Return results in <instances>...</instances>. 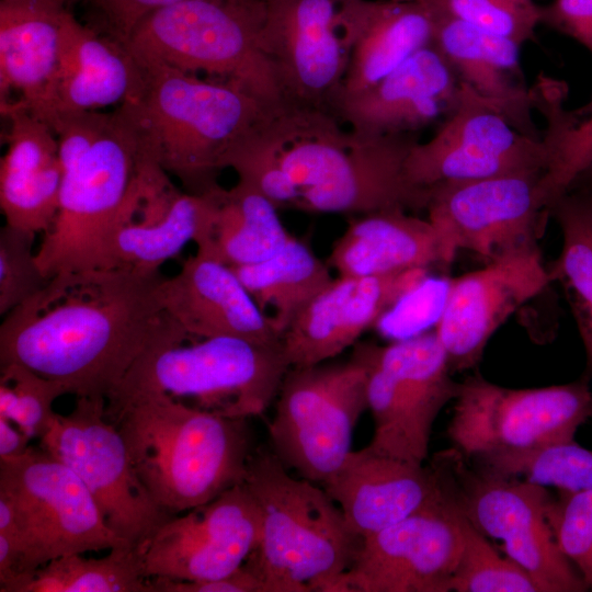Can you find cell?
Returning <instances> with one entry per match:
<instances>
[{
    "label": "cell",
    "mask_w": 592,
    "mask_h": 592,
    "mask_svg": "<svg viewBox=\"0 0 592 592\" xmlns=\"http://www.w3.org/2000/svg\"><path fill=\"white\" fill-rule=\"evenodd\" d=\"M136 58L144 71L143 87L122 104L145 149L185 192L218 189L228 151L278 109L236 84Z\"/></svg>",
    "instance_id": "cell-2"
},
{
    "label": "cell",
    "mask_w": 592,
    "mask_h": 592,
    "mask_svg": "<svg viewBox=\"0 0 592 592\" xmlns=\"http://www.w3.org/2000/svg\"><path fill=\"white\" fill-rule=\"evenodd\" d=\"M433 44L459 81L497 109L520 132L543 137L533 119L532 88L520 61L521 45L459 20L436 15Z\"/></svg>",
    "instance_id": "cell-26"
},
{
    "label": "cell",
    "mask_w": 592,
    "mask_h": 592,
    "mask_svg": "<svg viewBox=\"0 0 592 592\" xmlns=\"http://www.w3.org/2000/svg\"><path fill=\"white\" fill-rule=\"evenodd\" d=\"M540 24L571 37L592 54V0H553L542 7Z\"/></svg>",
    "instance_id": "cell-44"
},
{
    "label": "cell",
    "mask_w": 592,
    "mask_h": 592,
    "mask_svg": "<svg viewBox=\"0 0 592 592\" xmlns=\"http://www.w3.org/2000/svg\"><path fill=\"white\" fill-rule=\"evenodd\" d=\"M0 105L9 121L0 161L1 213L7 225L44 235L56 218L62 182L57 137L19 101Z\"/></svg>",
    "instance_id": "cell-25"
},
{
    "label": "cell",
    "mask_w": 592,
    "mask_h": 592,
    "mask_svg": "<svg viewBox=\"0 0 592 592\" xmlns=\"http://www.w3.org/2000/svg\"><path fill=\"white\" fill-rule=\"evenodd\" d=\"M545 170L441 183L429 187L425 212L447 266L459 250L488 262L538 247L553 197Z\"/></svg>",
    "instance_id": "cell-12"
},
{
    "label": "cell",
    "mask_w": 592,
    "mask_h": 592,
    "mask_svg": "<svg viewBox=\"0 0 592 592\" xmlns=\"http://www.w3.org/2000/svg\"><path fill=\"white\" fill-rule=\"evenodd\" d=\"M456 513L463 548L453 576L452 591L539 592L535 581L522 567L508 556H501L485 535L458 511Z\"/></svg>",
    "instance_id": "cell-38"
},
{
    "label": "cell",
    "mask_w": 592,
    "mask_h": 592,
    "mask_svg": "<svg viewBox=\"0 0 592 592\" xmlns=\"http://www.w3.org/2000/svg\"><path fill=\"white\" fill-rule=\"evenodd\" d=\"M160 271L61 273L4 316L0 364H21L76 397L104 398L149 349L191 337L158 298Z\"/></svg>",
    "instance_id": "cell-1"
},
{
    "label": "cell",
    "mask_w": 592,
    "mask_h": 592,
    "mask_svg": "<svg viewBox=\"0 0 592 592\" xmlns=\"http://www.w3.org/2000/svg\"><path fill=\"white\" fill-rule=\"evenodd\" d=\"M321 487L361 539L414 514L442 494L430 465L382 455L367 445L352 451Z\"/></svg>",
    "instance_id": "cell-21"
},
{
    "label": "cell",
    "mask_w": 592,
    "mask_h": 592,
    "mask_svg": "<svg viewBox=\"0 0 592 592\" xmlns=\"http://www.w3.org/2000/svg\"><path fill=\"white\" fill-rule=\"evenodd\" d=\"M462 548L457 513L441 494L363 538L354 561L329 592H449Z\"/></svg>",
    "instance_id": "cell-15"
},
{
    "label": "cell",
    "mask_w": 592,
    "mask_h": 592,
    "mask_svg": "<svg viewBox=\"0 0 592 592\" xmlns=\"http://www.w3.org/2000/svg\"><path fill=\"white\" fill-rule=\"evenodd\" d=\"M263 1L260 46L287 105L332 113L348 66L339 0Z\"/></svg>",
    "instance_id": "cell-17"
},
{
    "label": "cell",
    "mask_w": 592,
    "mask_h": 592,
    "mask_svg": "<svg viewBox=\"0 0 592 592\" xmlns=\"http://www.w3.org/2000/svg\"><path fill=\"white\" fill-rule=\"evenodd\" d=\"M547 517L559 547L589 588L592 583V490L560 491L558 499H551Z\"/></svg>",
    "instance_id": "cell-41"
},
{
    "label": "cell",
    "mask_w": 592,
    "mask_h": 592,
    "mask_svg": "<svg viewBox=\"0 0 592 592\" xmlns=\"http://www.w3.org/2000/svg\"><path fill=\"white\" fill-rule=\"evenodd\" d=\"M263 0H182L145 16L124 42L138 58L236 84L269 106L287 105L260 46Z\"/></svg>",
    "instance_id": "cell-6"
},
{
    "label": "cell",
    "mask_w": 592,
    "mask_h": 592,
    "mask_svg": "<svg viewBox=\"0 0 592 592\" xmlns=\"http://www.w3.org/2000/svg\"><path fill=\"white\" fill-rule=\"evenodd\" d=\"M143 81L141 64L123 41L101 35L66 10L43 122L53 129L61 115L121 105L139 93Z\"/></svg>",
    "instance_id": "cell-22"
},
{
    "label": "cell",
    "mask_w": 592,
    "mask_h": 592,
    "mask_svg": "<svg viewBox=\"0 0 592 592\" xmlns=\"http://www.w3.org/2000/svg\"><path fill=\"white\" fill-rule=\"evenodd\" d=\"M30 439L11 421L0 418V459H12L22 456L30 448Z\"/></svg>",
    "instance_id": "cell-47"
},
{
    "label": "cell",
    "mask_w": 592,
    "mask_h": 592,
    "mask_svg": "<svg viewBox=\"0 0 592 592\" xmlns=\"http://www.w3.org/2000/svg\"><path fill=\"white\" fill-rule=\"evenodd\" d=\"M106 418L147 492L172 516L242 483L257 448L248 419L166 399L135 402Z\"/></svg>",
    "instance_id": "cell-3"
},
{
    "label": "cell",
    "mask_w": 592,
    "mask_h": 592,
    "mask_svg": "<svg viewBox=\"0 0 592 592\" xmlns=\"http://www.w3.org/2000/svg\"><path fill=\"white\" fill-rule=\"evenodd\" d=\"M378 356L399 387L413 454L424 464L433 423L443 407L456 398L459 383L452 378L435 331L378 345Z\"/></svg>",
    "instance_id": "cell-29"
},
{
    "label": "cell",
    "mask_w": 592,
    "mask_h": 592,
    "mask_svg": "<svg viewBox=\"0 0 592 592\" xmlns=\"http://www.w3.org/2000/svg\"><path fill=\"white\" fill-rule=\"evenodd\" d=\"M99 11L110 35L125 42L149 13L182 0H89Z\"/></svg>",
    "instance_id": "cell-46"
},
{
    "label": "cell",
    "mask_w": 592,
    "mask_h": 592,
    "mask_svg": "<svg viewBox=\"0 0 592 592\" xmlns=\"http://www.w3.org/2000/svg\"><path fill=\"white\" fill-rule=\"evenodd\" d=\"M36 234L9 225L0 230V315L34 296L49 282L42 273L33 242Z\"/></svg>",
    "instance_id": "cell-40"
},
{
    "label": "cell",
    "mask_w": 592,
    "mask_h": 592,
    "mask_svg": "<svg viewBox=\"0 0 592 592\" xmlns=\"http://www.w3.org/2000/svg\"><path fill=\"white\" fill-rule=\"evenodd\" d=\"M392 1H400V2H421V3H425L428 0H392Z\"/></svg>",
    "instance_id": "cell-50"
},
{
    "label": "cell",
    "mask_w": 592,
    "mask_h": 592,
    "mask_svg": "<svg viewBox=\"0 0 592 592\" xmlns=\"http://www.w3.org/2000/svg\"><path fill=\"white\" fill-rule=\"evenodd\" d=\"M429 272L411 269L386 275L333 278L283 334L289 366L323 363L355 345L385 312L417 289Z\"/></svg>",
    "instance_id": "cell-19"
},
{
    "label": "cell",
    "mask_w": 592,
    "mask_h": 592,
    "mask_svg": "<svg viewBox=\"0 0 592 592\" xmlns=\"http://www.w3.org/2000/svg\"><path fill=\"white\" fill-rule=\"evenodd\" d=\"M367 371L353 351L344 363L289 367L269 424L272 452L298 477L323 485L352 449L367 406Z\"/></svg>",
    "instance_id": "cell-9"
},
{
    "label": "cell",
    "mask_w": 592,
    "mask_h": 592,
    "mask_svg": "<svg viewBox=\"0 0 592 592\" xmlns=\"http://www.w3.org/2000/svg\"><path fill=\"white\" fill-rule=\"evenodd\" d=\"M0 491L16 511L27 580L65 555L133 548L107 526L82 480L41 445L0 459Z\"/></svg>",
    "instance_id": "cell-10"
},
{
    "label": "cell",
    "mask_w": 592,
    "mask_h": 592,
    "mask_svg": "<svg viewBox=\"0 0 592 592\" xmlns=\"http://www.w3.org/2000/svg\"><path fill=\"white\" fill-rule=\"evenodd\" d=\"M589 590H591V591H592V583H591V584L589 585Z\"/></svg>",
    "instance_id": "cell-51"
},
{
    "label": "cell",
    "mask_w": 592,
    "mask_h": 592,
    "mask_svg": "<svg viewBox=\"0 0 592 592\" xmlns=\"http://www.w3.org/2000/svg\"><path fill=\"white\" fill-rule=\"evenodd\" d=\"M259 537V508L242 482L171 516L137 551L146 578L208 581L239 569Z\"/></svg>",
    "instance_id": "cell-16"
},
{
    "label": "cell",
    "mask_w": 592,
    "mask_h": 592,
    "mask_svg": "<svg viewBox=\"0 0 592 592\" xmlns=\"http://www.w3.org/2000/svg\"><path fill=\"white\" fill-rule=\"evenodd\" d=\"M447 434L467 458L574 440L592 419L589 377L539 388H506L475 374L459 383Z\"/></svg>",
    "instance_id": "cell-11"
},
{
    "label": "cell",
    "mask_w": 592,
    "mask_h": 592,
    "mask_svg": "<svg viewBox=\"0 0 592 592\" xmlns=\"http://www.w3.org/2000/svg\"><path fill=\"white\" fill-rule=\"evenodd\" d=\"M243 483L260 512L259 543L246 561L267 592H329L362 542L339 505L263 447L254 449Z\"/></svg>",
    "instance_id": "cell-4"
},
{
    "label": "cell",
    "mask_w": 592,
    "mask_h": 592,
    "mask_svg": "<svg viewBox=\"0 0 592 592\" xmlns=\"http://www.w3.org/2000/svg\"><path fill=\"white\" fill-rule=\"evenodd\" d=\"M354 351L362 357L367 371V406L374 420V433L367 446L378 454L420 464L409 439L399 387L382 364L378 345L358 343Z\"/></svg>",
    "instance_id": "cell-37"
},
{
    "label": "cell",
    "mask_w": 592,
    "mask_h": 592,
    "mask_svg": "<svg viewBox=\"0 0 592 592\" xmlns=\"http://www.w3.org/2000/svg\"><path fill=\"white\" fill-rule=\"evenodd\" d=\"M230 267L281 338L334 278L329 263L293 235L269 259Z\"/></svg>",
    "instance_id": "cell-31"
},
{
    "label": "cell",
    "mask_w": 592,
    "mask_h": 592,
    "mask_svg": "<svg viewBox=\"0 0 592 592\" xmlns=\"http://www.w3.org/2000/svg\"><path fill=\"white\" fill-rule=\"evenodd\" d=\"M443 498L486 537L501 542L539 592H583L584 579L558 545L547 517L546 488L475 466L454 446L429 464Z\"/></svg>",
    "instance_id": "cell-7"
},
{
    "label": "cell",
    "mask_w": 592,
    "mask_h": 592,
    "mask_svg": "<svg viewBox=\"0 0 592 592\" xmlns=\"http://www.w3.org/2000/svg\"><path fill=\"white\" fill-rule=\"evenodd\" d=\"M289 367L282 342L216 337L162 343L130 366L106 399L105 414L143 400L166 399L249 419L276 399Z\"/></svg>",
    "instance_id": "cell-5"
},
{
    "label": "cell",
    "mask_w": 592,
    "mask_h": 592,
    "mask_svg": "<svg viewBox=\"0 0 592 592\" xmlns=\"http://www.w3.org/2000/svg\"><path fill=\"white\" fill-rule=\"evenodd\" d=\"M66 1H0V102L14 91L41 121L57 68Z\"/></svg>",
    "instance_id": "cell-27"
},
{
    "label": "cell",
    "mask_w": 592,
    "mask_h": 592,
    "mask_svg": "<svg viewBox=\"0 0 592 592\" xmlns=\"http://www.w3.org/2000/svg\"><path fill=\"white\" fill-rule=\"evenodd\" d=\"M550 283L538 247L508 253L451 280L434 330L451 371L474 368L494 332Z\"/></svg>",
    "instance_id": "cell-18"
},
{
    "label": "cell",
    "mask_w": 592,
    "mask_h": 592,
    "mask_svg": "<svg viewBox=\"0 0 592 592\" xmlns=\"http://www.w3.org/2000/svg\"><path fill=\"white\" fill-rule=\"evenodd\" d=\"M436 15L465 22L521 46L535 39L542 5L535 0H428Z\"/></svg>",
    "instance_id": "cell-39"
},
{
    "label": "cell",
    "mask_w": 592,
    "mask_h": 592,
    "mask_svg": "<svg viewBox=\"0 0 592 592\" xmlns=\"http://www.w3.org/2000/svg\"><path fill=\"white\" fill-rule=\"evenodd\" d=\"M221 190L220 185L205 194L181 191L159 223L118 228L109 250V269L158 272L161 264L177 255L186 243L198 244L213 224Z\"/></svg>",
    "instance_id": "cell-32"
},
{
    "label": "cell",
    "mask_w": 592,
    "mask_h": 592,
    "mask_svg": "<svg viewBox=\"0 0 592 592\" xmlns=\"http://www.w3.org/2000/svg\"><path fill=\"white\" fill-rule=\"evenodd\" d=\"M562 235L558 258L547 266L551 282L562 286L576 320L592 376V190L571 187L550 205Z\"/></svg>",
    "instance_id": "cell-33"
},
{
    "label": "cell",
    "mask_w": 592,
    "mask_h": 592,
    "mask_svg": "<svg viewBox=\"0 0 592 592\" xmlns=\"http://www.w3.org/2000/svg\"><path fill=\"white\" fill-rule=\"evenodd\" d=\"M546 167L543 137L520 132L462 83L455 107L434 135L411 148L406 172L413 185L429 189L441 183L546 171Z\"/></svg>",
    "instance_id": "cell-14"
},
{
    "label": "cell",
    "mask_w": 592,
    "mask_h": 592,
    "mask_svg": "<svg viewBox=\"0 0 592 592\" xmlns=\"http://www.w3.org/2000/svg\"><path fill=\"white\" fill-rule=\"evenodd\" d=\"M0 379L11 384L16 392L18 403L11 422L30 439H41L56 414L54 401L68 394L65 386L18 363L1 365Z\"/></svg>",
    "instance_id": "cell-42"
},
{
    "label": "cell",
    "mask_w": 592,
    "mask_h": 592,
    "mask_svg": "<svg viewBox=\"0 0 592 592\" xmlns=\"http://www.w3.org/2000/svg\"><path fill=\"white\" fill-rule=\"evenodd\" d=\"M112 112L84 111L61 115L53 127L62 174L73 168L100 139Z\"/></svg>",
    "instance_id": "cell-43"
},
{
    "label": "cell",
    "mask_w": 592,
    "mask_h": 592,
    "mask_svg": "<svg viewBox=\"0 0 592 592\" xmlns=\"http://www.w3.org/2000/svg\"><path fill=\"white\" fill-rule=\"evenodd\" d=\"M16 592H151L137 549L115 547L101 558L69 554L41 567Z\"/></svg>",
    "instance_id": "cell-35"
},
{
    "label": "cell",
    "mask_w": 592,
    "mask_h": 592,
    "mask_svg": "<svg viewBox=\"0 0 592 592\" xmlns=\"http://www.w3.org/2000/svg\"><path fill=\"white\" fill-rule=\"evenodd\" d=\"M338 18L348 66L333 107L372 88L432 44L436 26L434 12L421 2L339 0Z\"/></svg>",
    "instance_id": "cell-24"
},
{
    "label": "cell",
    "mask_w": 592,
    "mask_h": 592,
    "mask_svg": "<svg viewBox=\"0 0 592 592\" xmlns=\"http://www.w3.org/2000/svg\"><path fill=\"white\" fill-rule=\"evenodd\" d=\"M158 298L191 338L282 342L232 269L200 252L187 258L179 273L162 278Z\"/></svg>",
    "instance_id": "cell-23"
},
{
    "label": "cell",
    "mask_w": 592,
    "mask_h": 592,
    "mask_svg": "<svg viewBox=\"0 0 592 592\" xmlns=\"http://www.w3.org/2000/svg\"><path fill=\"white\" fill-rule=\"evenodd\" d=\"M571 187L592 190V163L579 175Z\"/></svg>",
    "instance_id": "cell-49"
},
{
    "label": "cell",
    "mask_w": 592,
    "mask_h": 592,
    "mask_svg": "<svg viewBox=\"0 0 592 592\" xmlns=\"http://www.w3.org/2000/svg\"><path fill=\"white\" fill-rule=\"evenodd\" d=\"M16 403L18 397L12 385L0 379V418L11 421Z\"/></svg>",
    "instance_id": "cell-48"
},
{
    "label": "cell",
    "mask_w": 592,
    "mask_h": 592,
    "mask_svg": "<svg viewBox=\"0 0 592 592\" xmlns=\"http://www.w3.org/2000/svg\"><path fill=\"white\" fill-rule=\"evenodd\" d=\"M106 399L77 397L68 414H55L39 445L66 464L92 494L107 526L138 549L172 515L139 480Z\"/></svg>",
    "instance_id": "cell-13"
},
{
    "label": "cell",
    "mask_w": 592,
    "mask_h": 592,
    "mask_svg": "<svg viewBox=\"0 0 592 592\" xmlns=\"http://www.w3.org/2000/svg\"><path fill=\"white\" fill-rule=\"evenodd\" d=\"M145 152L133 119L118 105L100 139L62 174L56 218L36 251L46 278L109 269L117 217Z\"/></svg>",
    "instance_id": "cell-8"
},
{
    "label": "cell",
    "mask_w": 592,
    "mask_h": 592,
    "mask_svg": "<svg viewBox=\"0 0 592 592\" xmlns=\"http://www.w3.org/2000/svg\"><path fill=\"white\" fill-rule=\"evenodd\" d=\"M460 90L455 70L432 43L372 88L337 103L332 113L364 136L417 134L446 118Z\"/></svg>",
    "instance_id": "cell-20"
},
{
    "label": "cell",
    "mask_w": 592,
    "mask_h": 592,
    "mask_svg": "<svg viewBox=\"0 0 592 592\" xmlns=\"http://www.w3.org/2000/svg\"><path fill=\"white\" fill-rule=\"evenodd\" d=\"M328 263L341 276H377L447 266L429 219L403 209L380 210L352 219L334 241Z\"/></svg>",
    "instance_id": "cell-28"
},
{
    "label": "cell",
    "mask_w": 592,
    "mask_h": 592,
    "mask_svg": "<svg viewBox=\"0 0 592 592\" xmlns=\"http://www.w3.org/2000/svg\"><path fill=\"white\" fill-rule=\"evenodd\" d=\"M534 110L545 119V178L555 201L592 163V100L567 109L565 82L540 75L531 87Z\"/></svg>",
    "instance_id": "cell-34"
},
{
    "label": "cell",
    "mask_w": 592,
    "mask_h": 592,
    "mask_svg": "<svg viewBox=\"0 0 592 592\" xmlns=\"http://www.w3.org/2000/svg\"><path fill=\"white\" fill-rule=\"evenodd\" d=\"M151 592H267L266 585L247 562L227 577L208 581L148 578Z\"/></svg>",
    "instance_id": "cell-45"
},
{
    "label": "cell",
    "mask_w": 592,
    "mask_h": 592,
    "mask_svg": "<svg viewBox=\"0 0 592 592\" xmlns=\"http://www.w3.org/2000/svg\"><path fill=\"white\" fill-rule=\"evenodd\" d=\"M475 466L562 492L592 490V451L570 442L527 451L494 452L468 458Z\"/></svg>",
    "instance_id": "cell-36"
},
{
    "label": "cell",
    "mask_w": 592,
    "mask_h": 592,
    "mask_svg": "<svg viewBox=\"0 0 592 592\" xmlns=\"http://www.w3.org/2000/svg\"><path fill=\"white\" fill-rule=\"evenodd\" d=\"M278 208L249 184L221 190L218 207L197 251L228 266L254 264L278 252L291 238Z\"/></svg>",
    "instance_id": "cell-30"
}]
</instances>
